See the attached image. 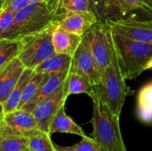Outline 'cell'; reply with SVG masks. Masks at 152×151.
Returning a JSON list of instances; mask_svg holds the SVG:
<instances>
[{"label": "cell", "mask_w": 152, "mask_h": 151, "mask_svg": "<svg viewBox=\"0 0 152 151\" xmlns=\"http://www.w3.org/2000/svg\"><path fill=\"white\" fill-rule=\"evenodd\" d=\"M109 34L124 78L134 79L145 71L147 63L152 59V44L124 36L110 27Z\"/></svg>", "instance_id": "1"}, {"label": "cell", "mask_w": 152, "mask_h": 151, "mask_svg": "<svg viewBox=\"0 0 152 151\" xmlns=\"http://www.w3.org/2000/svg\"><path fill=\"white\" fill-rule=\"evenodd\" d=\"M63 12L62 0L31 2L15 12L17 39L50 28Z\"/></svg>", "instance_id": "2"}, {"label": "cell", "mask_w": 152, "mask_h": 151, "mask_svg": "<svg viewBox=\"0 0 152 151\" xmlns=\"http://www.w3.org/2000/svg\"><path fill=\"white\" fill-rule=\"evenodd\" d=\"M93 100L92 138L101 146L103 151H127L119 125V117L100 99L94 89Z\"/></svg>", "instance_id": "3"}, {"label": "cell", "mask_w": 152, "mask_h": 151, "mask_svg": "<svg viewBox=\"0 0 152 151\" xmlns=\"http://www.w3.org/2000/svg\"><path fill=\"white\" fill-rule=\"evenodd\" d=\"M94 89L111 112L120 117L126 98L132 93V91L126 85V79L121 74L113 45L111 61L102 74L100 85H94Z\"/></svg>", "instance_id": "4"}, {"label": "cell", "mask_w": 152, "mask_h": 151, "mask_svg": "<svg viewBox=\"0 0 152 151\" xmlns=\"http://www.w3.org/2000/svg\"><path fill=\"white\" fill-rule=\"evenodd\" d=\"M54 24L41 32L19 39L20 52L18 58L25 68L35 69L40 63L55 53L52 37Z\"/></svg>", "instance_id": "5"}, {"label": "cell", "mask_w": 152, "mask_h": 151, "mask_svg": "<svg viewBox=\"0 0 152 151\" xmlns=\"http://www.w3.org/2000/svg\"><path fill=\"white\" fill-rule=\"evenodd\" d=\"M90 50L100 73H104L112 56V44L109 34V26L103 20H98L86 33Z\"/></svg>", "instance_id": "6"}, {"label": "cell", "mask_w": 152, "mask_h": 151, "mask_svg": "<svg viewBox=\"0 0 152 151\" xmlns=\"http://www.w3.org/2000/svg\"><path fill=\"white\" fill-rule=\"evenodd\" d=\"M108 26L116 33L137 41L152 44V18L142 20L135 14L106 20Z\"/></svg>", "instance_id": "7"}, {"label": "cell", "mask_w": 152, "mask_h": 151, "mask_svg": "<svg viewBox=\"0 0 152 151\" xmlns=\"http://www.w3.org/2000/svg\"><path fill=\"white\" fill-rule=\"evenodd\" d=\"M69 72L82 76L93 85H98L102 81V74L96 67L86 34L83 36L80 44L72 55Z\"/></svg>", "instance_id": "8"}, {"label": "cell", "mask_w": 152, "mask_h": 151, "mask_svg": "<svg viewBox=\"0 0 152 151\" xmlns=\"http://www.w3.org/2000/svg\"><path fill=\"white\" fill-rule=\"evenodd\" d=\"M67 99L68 97L66 96L65 86L63 85L54 93L46 97L36 106L31 113L37 121L38 129L49 133L50 125L53 117L61 107L65 105Z\"/></svg>", "instance_id": "9"}, {"label": "cell", "mask_w": 152, "mask_h": 151, "mask_svg": "<svg viewBox=\"0 0 152 151\" xmlns=\"http://www.w3.org/2000/svg\"><path fill=\"white\" fill-rule=\"evenodd\" d=\"M37 128L38 127L33 114L20 109L4 115L0 125V135L25 136Z\"/></svg>", "instance_id": "10"}, {"label": "cell", "mask_w": 152, "mask_h": 151, "mask_svg": "<svg viewBox=\"0 0 152 151\" xmlns=\"http://www.w3.org/2000/svg\"><path fill=\"white\" fill-rule=\"evenodd\" d=\"M98 20L92 11L64 12L55 25L68 32L84 36Z\"/></svg>", "instance_id": "11"}, {"label": "cell", "mask_w": 152, "mask_h": 151, "mask_svg": "<svg viewBox=\"0 0 152 151\" xmlns=\"http://www.w3.org/2000/svg\"><path fill=\"white\" fill-rule=\"evenodd\" d=\"M25 66L17 57L0 70V102L3 104L17 85Z\"/></svg>", "instance_id": "12"}, {"label": "cell", "mask_w": 152, "mask_h": 151, "mask_svg": "<svg viewBox=\"0 0 152 151\" xmlns=\"http://www.w3.org/2000/svg\"><path fill=\"white\" fill-rule=\"evenodd\" d=\"M69 73H61V74H51L48 75L45 82L39 88L37 94L34 98L23 105L20 109L28 112H32L36 106L42 101L46 97L54 93L58 89H60L65 83V80Z\"/></svg>", "instance_id": "13"}, {"label": "cell", "mask_w": 152, "mask_h": 151, "mask_svg": "<svg viewBox=\"0 0 152 151\" xmlns=\"http://www.w3.org/2000/svg\"><path fill=\"white\" fill-rule=\"evenodd\" d=\"M52 37L56 53H65L72 56L80 44L83 36L68 32L54 24Z\"/></svg>", "instance_id": "14"}, {"label": "cell", "mask_w": 152, "mask_h": 151, "mask_svg": "<svg viewBox=\"0 0 152 151\" xmlns=\"http://www.w3.org/2000/svg\"><path fill=\"white\" fill-rule=\"evenodd\" d=\"M50 134L54 133L76 134L80 137L86 135L84 130L65 112V105L61 106L53 117L49 129Z\"/></svg>", "instance_id": "15"}, {"label": "cell", "mask_w": 152, "mask_h": 151, "mask_svg": "<svg viewBox=\"0 0 152 151\" xmlns=\"http://www.w3.org/2000/svg\"><path fill=\"white\" fill-rule=\"evenodd\" d=\"M71 55L55 53L36 67L34 70L36 73H44L47 75L69 73L71 67Z\"/></svg>", "instance_id": "16"}, {"label": "cell", "mask_w": 152, "mask_h": 151, "mask_svg": "<svg viewBox=\"0 0 152 151\" xmlns=\"http://www.w3.org/2000/svg\"><path fill=\"white\" fill-rule=\"evenodd\" d=\"M35 73L36 72L34 69L25 68L17 85H15L13 90L11 92L10 95L5 100V101L3 103L4 114L10 113L12 111H14V110L20 109V101L22 99V95H23L25 87Z\"/></svg>", "instance_id": "17"}, {"label": "cell", "mask_w": 152, "mask_h": 151, "mask_svg": "<svg viewBox=\"0 0 152 151\" xmlns=\"http://www.w3.org/2000/svg\"><path fill=\"white\" fill-rule=\"evenodd\" d=\"M137 117L145 124H152V81L145 84L138 92Z\"/></svg>", "instance_id": "18"}, {"label": "cell", "mask_w": 152, "mask_h": 151, "mask_svg": "<svg viewBox=\"0 0 152 151\" xmlns=\"http://www.w3.org/2000/svg\"><path fill=\"white\" fill-rule=\"evenodd\" d=\"M66 96L85 93L91 98L94 95V85L82 76L69 72L64 83Z\"/></svg>", "instance_id": "19"}, {"label": "cell", "mask_w": 152, "mask_h": 151, "mask_svg": "<svg viewBox=\"0 0 152 151\" xmlns=\"http://www.w3.org/2000/svg\"><path fill=\"white\" fill-rule=\"evenodd\" d=\"M24 137L29 151H57L49 133L37 128L28 132Z\"/></svg>", "instance_id": "20"}, {"label": "cell", "mask_w": 152, "mask_h": 151, "mask_svg": "<svg viewBox=\"0 0 152 151\" xmlns=\"http://www.w3.org/2000/svg\"><path fill=\"white\" fill-rule=\"evenodd\" d=\"M142 9V0H110V18H118Z\"/></svg>", "instance_id": "21"}, {"label": "cell", "mask_w": 152, "mask_h": 151, "mask_svg": "<svg viewBox=\"0 0 152 151\" xmlns=\"http://www.w3.org/2000/svg\"><path fill=\"white\" fill-rule=\"evenodd\" d=\"M17 39L15 12L9 9L0 11V40Z\"/></svg>", "instance_id": "22"}, {"label": "cell", "mask_w": 152, "mask_h": 151, "mask_svg": "<svg viewBox=\"0 0 152 151\" xmlns=\"http://www.w3.org/2000/svg\"><path fill=\"white\" fill-rule=\"evenodd\" d=\"M20 52V40H0V70L16 59Z\"/></svg>", "instance_id": "23"}, {"label": "cell", "mask_w": 152, "mask_h": 151, "mask_svg": "<svg viewBox=\"0 0 152 151\" xmlns=\"http://www.w3.org/2000/svg\"><path fill=\"white\" fill-rule=\"evenodd\" d=\"M0 151H29V150L24 136L0 135Z\"/></svg>", "instance_id": "24"}, {"label": "cell", "mask_w": 152, "mask_h": 151, "mask_svg": "<svg viewBox=\"0 0 152 151\" xmlns=\"http://www.w3.org/2000/svg\"><path fill=\"white\" fill-rule=\"evenodd\" d=\"M47 76H48L47 74H44V73H35L33 75V77L30 78V80L28 81V83L25 87L22 99L20 104V109L34 98V96L37 94L39 88L45 82Z\"/></svg>", "instance_id": "25"}, {"label": "cell", "mask_w": 152, "mask_h": 151, "mask_svg": "<svg viewBox=\"0 0 152 151\" xmlns=\"http://www.w3.org/2000/svg\"><path fill=\"white\" fill-rule=\"evenodd\" d=\"M81 141L72 146H60L55 144L57 151H103L101 146L93 139L85 135Z\"/></svg>", "instance_id": "26"}, {"label": "cell", "mask_w": 152, "mask_h": 151, "mask_svg": "<svg viewBox=\"0 0 152 151\" xmlns=\"http://www.w3.org/2000/svg\"><path fill=\"white\" fill-rule=\"evenodd\" d=\"M90 10L95 14L99 20L105 21L110 18V0H89Z\"/></svg>", "instance_id": "27"}, {"label": "cell", "mask_w": 152, "mask_h": 151, "mask_svg": "<svg viewBox=\"0 0 152 151\" xmlns=\"http://www.w3.org/2000/svg\"><path fill=\"white\" fill-rule=\"evenodd\" d=\"M63 12H85L90 10L89 0H62Z\"/></svg>", "instance_id": "28"}, {"label": "cell", "mask_w": 152, "mask_h": 151, "mask_svg": "<svg viewBox=\"0 0 152 151\" xmlns=\"http://www.w3.org/2000/svg\"><path fill=\"white\" fill-rule=\"evenodd\" d=\"M31 3V0H4L2 9H9L16 12Z\"/></svg>", "instance_id": "29"}, {"label": "cell", "mask_w": 152, "mask_h": 151, "mask_svg": "<svg viewBox=\"0 0 152 151\" xmlns=\"http://www.w3.org/2000/svg\"><path fill=\"white\" fill-rule=\"evenodd\" d=\"M145 13L152 18V0H142V9Z\"/></svg>", "instance_id": "30"}, {"label": "cell", "mask_w": 152, "mask_h": 151, "mask_svg": "<svg viewBox=\"0 0 152 151\" xmlns=\"http://www.w3.org/2000/svg\"><path fill=\"white\" fill-rule=\"evenodd\" d=\"M4 110H3V104L0 102V125L2 124V121H3V117H4Z\"/></svg>", "instance_id": "31"}, {"label": "cell", "mask_w": 152, "mask_h": 151, "mask_svg": "<svg viewBox=\"0 0 152 151\" xmlns=\"http://www.w3.org/2000/svg\"><path fill=\"white\" fill-rule=\"evenodd\" d=\"M148 69H152V59L147 63V65L145 67V70H148Z\"/></svg>", "instance_id": "32"}, {"label": "cell", "mask_w": 152, "mask_h": 151, "mask_svg": "<svg viewBox=\"0 0 152 151\" xmlns=\"http://www.w3.org/2000/svg\"><path fill=\"white\" fill-rule=\"evenodd\" d=\"M51 0H31V2H48Z\"/></svg>", "instance_id": "33"}, {"label": "cell", "mask_w": 152, "mask_h": 151, "mask_svg": "<svg viewBox=\"0 0 152 151\" xmlns=\"http://www.w3.org/2000/svg\"><path fill=\"white\" fill-rule=\"evenodd\" d=\"M4 0H0V11H1V9L3 8V5H4Z\"/></svg>", "instance_id": "34"}]
</instances>
